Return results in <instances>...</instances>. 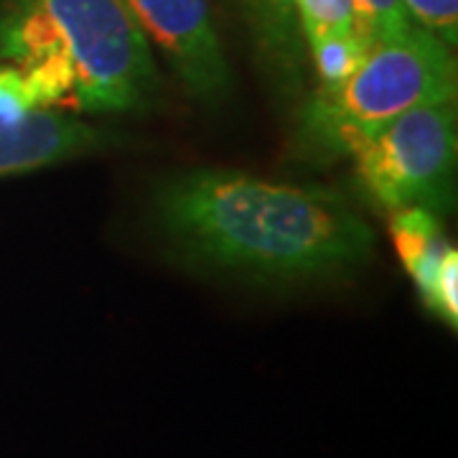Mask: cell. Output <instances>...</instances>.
<instances>
[{
  "label": "cell",
  "mask_w": 458,
  "mask_h": 458,
  "mask_svg": "<svg viewBox=\"0 0 458 458\" xmlns=\"http://www.w3.org/2000/svg\"><path fill=\"white\" fill-rule=\"evenodd\" d=\"M165 240L186 260L258 280H306L372 255L375 234L346 199L234 171H191L156 194Z\"/></svg>",
  "instance_id": "1"
},
{
  "label": "cell",
  "mask_w": 458,
  "mask_h": 458,
  "mask_svg": "<svg viewBox=\"0 0 458 458\" xmlns=\"http://www.w3.org/2000/svg\"><path fill=\"white\" fill-rule=\"evenodd\" d=\"M0 56L21 72L36 107L47 110L131 113L158 84L128 0H8Z\"/></svg>",
  "instance_id": "2"
},
{
  "label": "cell",
  "mask_w": 458,
  "mask_h": 458,
  "mask_svg": "<svg viewBox=\"0 0 458 458\" xmlns=\"http://www.w3.org/2000/svg\"><path fill=\"white\" fill-rule=\"evenodd\" d=\"M448 49L420 26L377 38L344 80L313 95L303 114L309 146L328 158L352 156L400 114L456 102V62Z\"/></svg>",
  "instance_id": "3"
},
{
  "label": "cell",
  "mask_w": 458,
  "mask_h": 458,
  "mask_svg": "<svg viewBox=\"0 0 458 458\" xmlns=\"http://www.w3.org/2000/svg\"><path fill=\"white\" fill-rule=\"evenodd\" d=\"M458 131L454 102L400 114L352 158L364 194L387 212H448L456 194Z\"/></svg>",
  "instance_id": "4"
},
{
  "label": "cell",
  "mask_w": 458,
  "mask_h": 458,
  "mask_svg": "<svg viewBox=\"0 0 458 458\" xmlns=\"http://www.w3.org/2000/svg\"><path fill=\"white\" fill-rule=\"evenodd\" d=\"M148 44H156L179 82L204 102L229 92V66L209 0H128Z\"/></svg>",
  "instance_id": "5"
},
{
  "label": "cell",
  "mask_w": 458,
  "mask_h": 458,
  "mask_svg": "<svg viewBox=\"0 0 458 458\" xmlns=\"http://www.w3.org/2000/svg\"><path fill=\"white\" fill-rule=\"evenodd\" d=\"M105 146V135L66 113L38 107L0 123V179L66 164Z\"/></svg>",
  "instance_id": "6"
},
{
  "label": "cell",
  "mask_w": 458,
  "mask_h": 458,
  "mask_svg": "<svg viewBox=\"0 0 458 458\" xmlns=\"http://www.w3.org/2000/svg\"><path fill=\"white\" fill-rule=\"evenodd\" d=\"M252 33L262 59L291 80L301 64V29L295 21L293 0H234Z\"/></svg>",
  "instance_id": "7"
},
{
  "label": "cell",
  "mask_w": 458,
  "mask_h": 458,
  "mask_svg": "<svg viewBox=\"0 0 458 458\" xmlns=\"http://www.w3.org/2000/svg\"><path fill=\"white\" fill-rule=\"evenodd\" d=\"M390 229L397 255L423 295L445 252L451 250V245L443 240L441 225L436 214L426 209H400L390 216Z\"/></svg>",
  "instance_id": "8"
},
{
  "label": "cell",
  "mask_w": 458,
  "mask_h": 458,
  "mask_svg": "<svg viewBox=\"0 0 458 458\" xmlns=\"http://www.w3.org/2000/svg\"><path fill=\"white\" fill-rule=\"evenodd\" d=\"M293 11L301 36L311 51L342 38H360L367 47L375 44L361 23L357 0H293Z\"/></svg>",
  "instance_id": "9"
},
{
  "label": "cell",
  "mask_w": 458,
  "mask_h": 458,
  "mask_svg": "<svg viewBox=\"0 0 458 458\" xmlns=\"http://www.w3.org/2000/svg\"><path fill=\"white\" fill-rule=\"evenodd\" d=\"M423 303L445 327L458 328V252L451 247L423 293Z\"/></svg>",
  "instance_id": "10"
},
{
  "label": "cell",
  "mask_w": 458,
  "mask_h": 458,
  "mask_svg": "<svg viewBox=\"0 0 458 458\" xmlns=\"http://www.w3.org/2000/svg\"><path fill=\"white\" fill-rule=\"evenodd\" d=\"M412 23L441 38L445 47L458 41V0H403Z\"/></svg>",
  "instance_id": "11"
},
{
  "label": "cell",
  "mask_w": 458,
  "mask_h": 458,
  "mask_svg": "<svg viewBox=\"0 0 458 458\" xmlns=\"http://www.w3.org/2000/svg\"><path fill=\"white\" fill-rule=\"evenodd\" d=\"M357 11L372 41L405 33L415 26L403 0H357Z\"/></svg>",
  "instance_id": "12"
},
{
  "label": "cell",
  "mask_w": 458,
  "mask_h": 458,
  "mask_svg": "<svg viewBox=\"0 0 458 458\" xmlns=\"http://www.w3.org/2000/svg\"><path fill=\"white\" fill-rule=\"evenodd\" d=\"M36 107L31 89L16 66H0V123L18 120Z\"/></svg>",
  "instance_id": "13"
}]
</instances>
